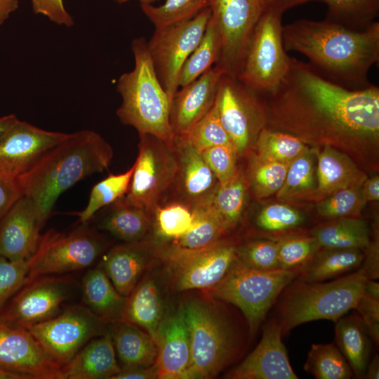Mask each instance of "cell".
Listing matches in <instances>:
<instances>
[{"instance_id": "1", "label": "cell", "mask_w": 379, "mask_h": 379, "mask_svg": "<svg viewBox=\"0 0 379 379\" xmlns=\"http://www.w3.org/2000/svg\"><path fill=\"white\" fill-rule=\"evenodd\" d=\"M267 98V126L305 142L332 146L376 144L379 88L352 90L292 58L288 72Z\"/></svg>"}, {"instance_id": "2", "label": "cell", "mask_w": 379, "mask_h": 379, "mask_svg": "<svg viewBox=\"0 0 379 379\" xmlns=\"http://www.w3.org/2000/svg\"><path fill=\"white\" fill-rule=\"evenodd\" d=\"M286 51L305 55L323 77L352 90L369 86L367 75L379 60V23L353 29L326 20H296L283 26Z\"/></svg>"}, {"instance_id": "3", "label": "cell", "mask_w": 379, "mask_h": 379, "mask_svg": "<svg viewBox=\"0 0 379 379\" xmlns=\"http://www.w3.org/2000/svg\"><path fill=\"white\" fill-rule=\"evenodd\" d=\"M111 145L97 132L84 129L46 151L16 180L22 195L36 205L43 225L60 195L79 180L108 169Z\"/></svg>"}, {"instance_id": "4", "label": "cell", "mask_w": 379, "mask_h": 379, "mask_svg": "<svg viewBox=\"0 0 379 379\" xmlns=\"http://www.w3.org/2000/svg\"><path fill=\"white\" fill-rule=\"evenodd\" d=\"M188 296L180 305L191 350V378H213L234 363L244 345L241 331L220 300Z\"/></svg>"}, {"instance_id": "5", "label": "cell", "mask_w": 379, "mask_h": 379, "mask_svg": "<svg viewBox=\"0 0 379 379\" xmlns=\"http://www.w3.org/2000/svg\"><path fill=\"white\" fill-rule=\"evenodd\" d=\"M134 68L122 74L117 84L121 103L117 110L120 121L141 134L152 135L172 145L175 135L170 122L171 100L155 72L143 38L132 41Z\"/></svg>"}, {"instance_id": "6", "label": "cell", "mask_w": 379, "mask_h": 379, "mask_svg": "<svg viewBox=\"0 0 379 379\" xmlns=\"http://www.w3.org/2000/svg\"><path fill=\"white\" fill-rule=\"evenodd\" d=\"M368 278L360 267L328 282H305L295 279L281 293L274 305L282 336L312 321L335 322L354 309Z\"/></svg>"}, {"instance_id": "7", "label": "cell", "mask_w": 379, "mask_h": 379, "mask_svg": "<svg viewBox=\"0 0 379 379\" xmlns=\"http://www.w3.org/2000/svg\"><path fill=\"white\" fill-rule=\"evenodd\" d=\"M299 270H260L238 258L228 273L206 291L215 299L237 307L243 314L251 338L253 337L284 289L298 276Z\"/></svg>"}, {"instance_id": "8", "label": "cell", "mask_w": 379, "mask_h": 379, "mask_svg": "<svg viewBox=\"0 0 379 379\" xmlns=\"http://www.w3.org/2000/svg\"><path fill=\"white\" fill-rule=\"evenodd\" d=\"M282 13L265 11L260 17L237 78L265 95L274 90L289 70L292 58L284 46Z\"/></svg>"}, {"instance_id": "9", "label": "cell", "mask_w": 379, "mask_h": 379, "mask_svg": "<svg viewBox=\"0 0 379 379\" xmlns=\"http://www.w3.org/2000/svg\"><path fill=\"white\" fill-rule=\"evenodd\" d=\"M104 249L99 235L86 223L69 232L50 230L41 235L30 258L26 281L45 275H60L88 268Z\"/></svg>"}, {"instance_id": "10", "label": "cell", "mask_w": 379, "mask_h": 379, "mask_svg": "<svg viewBox=\"0 0 379 379\" xmlns=\"http://www.w3.org/2000/svg\"><path fill=\"white\" fill-rule=\"evenodd\" d=\"M138 154L129 187L122 197L128 204L152 214L173 187L177 161L173 144L150 134L139 135Z\"/></svg>"}, {"instance_id": "11", "label": "cell", "mask_w": 379, "mask_h": 379, "mask_svg": "<svg viewBox=\"0 0 379 379\" xmlns=\"http://www.w3.org/2000/svg\"><path fill=\"white\" fill-rule=\"evenodd\" d=\"M210 15L206 7L190 20L155 28L147 42L155 72L171 102L179 88L181 68L201 39Z\"/></svg>"}, {"instance_id": "12", "label": "cell", "mask_w": 379, "mask_h": 379, "mask_svg": "<svg viewBox=\"0 0 379 379\" xmlns=\"http://www.w3.org/2000/svg\"><path fill=\"white\" fill-rule=\"evenodd\" d=\"M219 117L238 156L244 154L267 124L266 104L261 95L237 77L224 74L215 100Z\"/></svg>"}, {"instance_id": "13", "label": "cell", "mask_w": 379, "mask_h": 379, "mask_svg": "<svg viewBox=\"0 0 379 379\" xmlns=\"http://www.w3.org/2000/svg\"><path fill=\"white\" fill-rule=\"evenodd\" d=\"M107 325L86 306L77 305L27 330L61 368L91 339L105 333Z\"/></svg>"}, {"instance_id": "14", "label": "cell", "mask_w": 379, "mask_h": 379, "mask_svg": "<svg viewBox=\"0 0 379 379\" xmlns=\"http://www.w3.org/2000/svg\"><path fill=\"white\" fill-rule=\"evenodd\" d=\"M208 7L221 38L215 65L237 77L254 28L265 12L262 0H208Z\"/></svg>"}, {"instance_id": "15", "label": "cell", "mask_w": 379, "mask_h": 379, "mask_svg": "<svg viewBox=\"0 0 379 379\" xmlns=\"http://www.w3.org/2000/svg\"><path fill=\"white\" fill-rule=\"evenodd\" d=\"M70 288L66 277L45 275L26 281L0 308V319L26 329L48 320L59 314Z\"/></svg>"}, {"instance_id": "16", "label": "cell", "mask_w": 379, "mask_h": 379, "mask_svg": "<svg viewBox=\"0 0 379 379\" xmlns=\"http://www.w3.org/2000/svg\"><path fill=\"white\" fill-rule=\"evenodd\" d=\"M236 246L222 239L197 251L164 255L175 289L207 291L215 287L237 260Z\"/></svg>"}, {"instance_id": "17", "label": "cell", "mask_w": 379, "mask_h": 379, "mask_svg": "<svg viewBox=\"0 0 379 379\" xmlns=\"http://www.w3.org/2000/svg\"><path fill=\"white\" fill-rule=\"evenodd\" d=\"M0 369L23 379H60V368L30 332L1 319Z\"/></svg>"}, {"instance_id": "18", "label": "cell", "mask_w": 379, "mask_h": 379, "mask_svg": "<svg viewBox=\"0 0 379 379\" xmlns=\"http://www.w3.org/2000/svg\"><path fill=\"white\" fill-rule=\"evenodd\" d=\"M68 134L44 130L17 118L0 135V171L16 179Z\"/></svg>"}, {"instance_id": "19", "label": "cell", "mask_w": 379, "mask_h": 379, "mask_svg": "<svg viewBox=\"0 0 379 379\" xmlns=\"http://www.w3.org/2000/svg\"><path fill=\"white\" fill-rule=\"evenodd\" d=\"M281 329L272 317L263 328L254 350L237 366L229 371L230 379H298L281 340Z\"/></svg>"}, {"instance_id": "20", "label": "cell", "mask_w": 379, "mask_h": 379, "mask_svg": "<svg viewBox=\"0 0 379 379\" xmlns=\"http://www.w3.org/2000/svg\"><path fill=\"white\" fill-rule=\"evenodd\" d=\"M173 146L177 161L173 188L179 201L192 208L206 206L219 186L201 152L180 136Z\"/></svg>"}, {"instance_id": "21", "label": "cell", "mask_w": 379, "mask_h": 379, "mask_svg": "<svg viewBox=\"0 0 379 379\" xmlns=\"http://www.w3.org/2000/svg\"><path fill=\"white\" fill-rule=\"evenodd\" d=\"M43 227L34 201L21 196L0 219V255L11 260L29 259Z\"/></svg>"}, {"instance_id": "22", "label": "cell", "mask_w": 379, "mask_h": 379, "mask_svg": "<svg viewBox=\"0 0 379 379\" xmlns=\"http://www.w3.org/2000/svg\"><path fill=\"white\" fill-rule=\"evenodd\" d=\"M224 74L222 67L214 65L177 90L170 109V122L175 136L186 134L213 107Z\"/></svg>"}, {"instance_id": "23", "label": "cell", "mask_w": 379, "mask_h": 379, "mask_svg": "<svg viewBox=\"0 0 379 379\" xmlns=\"http://www.w3.org/2000/svg\"><path fill=\"white\" fill-rule=\"evenodd\" d=\"M154 363L157 378L190 379V336L181 306L165 316L159 330Z\"/></svg>"}, {"instance_id": "24", "label": "cell", "mask_w": 379, "mask_h": 379, "mask_svg": "<svg viewBox=\"0 0 379 379\" xmlns=\"http://www.w3.org/2000/svg\"><path fill=\"white\" fill-rule=\"evenodd\" d=\"M120 370L107 331L88 342L60 368V379H112Z\"/></svg>"}, {"instance_id": "25", "label": "cell", "mask_w": 379, "mask_h": 379, "mask_svg": "<svg viewBox=\"0 0 379 379\" xmlns=\"http://www.w3.org/2000/svg\"><path fill=\"white\" fill-rule=\"evenodd\" d=\"M152 251L142 240L112 248L102 258L103 268L116 289L126 297L149 265Z\"/></svg>"}, {"instance_id": "26", "label": "cell", "mask_w": 379, "mask_h": 379, "mask_svg": "<svg viewBox=\"0 0 379 379\" xmlns=\"http://www.w3.org/2000/svg\"><path fill=\"white\" fill-rule=\"evenodd\" d=\"M366 178V174L347 154L325 145L317 152V183L312 195L320 201L340 190L361 185Z\"/></svg>"}, {"instance_id": "27", "label": "cell", "mask_w": 379, "mask_h": 379, "mask_svg": "<svg viewBox=\"0 0 379 379\" xmlns=\"http://www.w3.org/2000/svg\"><path fill=\"white\" fill-rule=\"evenodd\" d=\"M165 317L164 302L158 285L150 278H143L126 296L121 321L146 331L157 343Z\"/></svg>"}, {"instance_id": "28", "label": "cell", "mask_w": 379, "mask_h": 379, "mask_svg": "<svg viewBox=\"0 0 379 379\" xmlns=\"http://www.w3.org/2000/svg\"><path fill=\"white\" fill-rule=\"evenodd\" d=\"M86 306L106 324L121 321L126 297L114 286L101 266L90 269L82 279Z\"/></svg>"}, {"instance_id": "29", "label": "cell", "mask_w": 379, "mask_h": 379, "mask_svg": "<svg viewBox=\"0 0 379 379\" xmlns=\"http://www.w3.org/2000/svg\"><path fill=\"white\" fill-rule=\"evenodd\" d=\"M115 352L122 368L149 367L154 364L157 344L144 330L119 321L109 324Z\"/></svg>"}, {"instance_id": "30", "label": "cell", "mask_w": 379, "mask_h": 379, "mask_svg": "<svg viewBox=\"0 0 379 379\" xmlns=\"http://www.w3.org/2000/svg\"><path fill=\"white\" fill-rule=\"evenodd\" d=\"M335 325V345L350 366L354 378H364L371 358L372 340L359 315L343 316Z\"/></svg>"}, {"instance_id": "31", "label": "cell", "mask_w": 379, "mask_h": 379, "mask_svg": "<svg viewBox=\"0 0 379 379\" xmlns=\"http://www.w3.org/2000/svg\"><path fill=\"white\" fill-rule=\"evenodd\" d=\"M364 252L356 248H320L299 270L297 279L321 282L357 270L361 266Z\"/></svg>"}, {"instance_id": "32", "label": "cell", "mask_w": 379, "mask_h": 379, "mask_svg": "<svg viewBox=\"0 0 379 379\" xmlns=\"http://www.w3.org/2000/svg\"><path fill=\"white\" fill-rule=\"evenodd\" d=\"M310 234L321 248H356L364 251L371 241L367 222L357 218H340L319 225Z\"/></svg>"}, {"instance_id": "33", "label": "cell", "mask_w": 379, "mask_h": 379, "mask_svg": "<svg viewBox=\"0 0 379 379\" xmlns=\"http://www.w3.org/2000/svg\"><path fill=\"white\" fill-rule=\"evenodd\" d=\"M192 210L194 217L191 228L180 238L172 241V245L164 255L201 250L222 240V237L227 234L208 205Z\"/></svg>"}, {"instance_id": "34", "label": "cell", "mask_w": 379, "mask_h": 379, "mask_svg": "<svg viewBox=\"0 0 379 379\" xmlns=\"http://www.w3.org/2000/svg\"><path fill=\"white\" fill-rule=\"evenodd\" d=\"M102 218L100 227L126 242L142 240L152 225L151 213L119 199Z\"/></svg>"}, {"instance_id": "35", "label": "cell", "mask_w": 379, "mask_h": 379, "mask_svg": "<svg viewBox=\"0 0 379 379\" xmlns=\"http://www.w3.org/2000/svg\"><path fill=\"white\" fill-rule=\"evenodd\" d=\"M246 197L245 178L239 171L228 182L218 186L207 204L219 218L227 233L240 223Z\"/></svg>"}, {"instance_id": "36", "label": "cell", "mask_w": 379, "mask_h": 379, "mask_svg": "<svg viewBox=\"0 0 379 379\" xmlns=\"http://www.w3.org/2000/svg\"><path fill=\"white\" fill-rule=\"evenodd\" d=\"M317 150L307 147L289 164L284 182L277 192L280 199L312 195L317 187Z\"/></svg>"}, {"instance_id": "37", "label": "cell", "mask_w": 379, "mask_h": 379, "mask_svg": "<svg viewBox=\"0 0 379 379\" xmlns=\"http://www.w3.org/2000/svg\"><path fill=\"white\" fill-rule=\"evenodd\" d=\"M221 38L211 15L199 43L183 64L178 77V86L194 81L219 60Z\"/></svg>"}, {"instance_id": "38", "label": "cell", "mask_w": 379, "mask_h": 379, "mask_svg": "<svg viewBox=\"0 0 379 379\" xmlns=\"http://www.w3.org/2000/svg\"><path fill=\"white\" fill-rule=\"evenodd\" d=\"M303 368L317 379L354 378L350 366L334 343L312 344Z\"/></svg>"}, {"instance_id": "39", "label": "cell", "mask_w": 379, "mask_h": 379, "mask_svg": "<svg viewBox=\"0 0 379 379\" xmlns=\"http://www.w3.org/2000/svg\"><path fill=\"white\" fill-rule=\"evenodd\" d=\"M307 147L298 137L265 126L255 140V156L262 160L291 163Z\"/></svg>"}, {"instance_id": "40", "label": "cell", "mask_w": 379, "mask_h": 379, "mask_svg": "<svg viewBox=\"0 0 379 379\" xmlns=\"http://www.w3.org/2000/svg\"><path fill=\"white\" fill-rule=\"evenodd\" d=\"M133 169L134 165L124 173L109 174L93 187L85 208L74 213L81 223H87L98 211L114 203L126 194Z\"/></svg>"}, {"instance_id": "41", "label": "cell", "mask_w": 379, "mask_h": 379, "mask_svg": "<svg viewBox=\"0 0 379 379\" xmlns=\"http://www.w3.org/2000/svg\"><path fill=\"white\" fill-rule=\"evenodd\" d=\"M328 5L327 20L353 29L369 26L376 17L379 0H319Z\"/></svg>"}, {"instance_id": "42", "label": "cell", "mask_w": 379, "mask_h": 379, "mask_svg": "<svg viewBox=\"0 0 379 379\" xmlns=\"http://www.w3.org/2000/svg\"><path fill=\"white\" fill-rule=\"evenodd\" d=\"M152 214L157 235L171 241L185 234L191 228L194 217L192 208L180 201L160 204Z\"/></svg>"}, {"instance_id": "43", "label": "cell", "mask_w": 379, "mask_h": 379, "mask_svg": "<svg viewBox=\"0 0 379 379\" xmlns=\"http://www.w3.org/2000/svg\"><path fill=\"white\" fill-rule=\"evenodd\" d=\"M290 163L262 160L255 156L250 162L248 181L258 198L277 194L282 187Z\"/></svg>"}, {"instance_id": "44", "label": "cell", "mask_w": 379, "mask_h": 379, "mask_svg": "<svg viewBox=\"0 0 379 379\" xmlns=\"http://www.w3.org/2000/svg\"><path fill=\"white\" fill-rule=\"evenodd\" d=\"M208 0H166L160 6L140 4L155 28L190 20L208 7Z\"/></svg>"}, {"instance_id": "45", "label": "cell", "mask_w": 379, "mask_h": 379, "mask_svg": "<svg viewBox=\"0 0 379 379\" xmlns=\"http://www.w3.org/2000/svg\"><path fill=\"white\" fill-rule=\"evenodd\" d=\"M180 137L184 138L201 152L214 146H226L234 149L222 125L215 102L210 111L186 134Z\"/></svg>"}, {"instance_id": "46", "label": "cell", "mask_w": 379, "mask_h": 379, "mask_svg": "<svg viewBox=\"0 0 379 379\" xmlns=\"http://www.w3.org/2000/svg\"><path fill=\"white\" fill-rule=\"evenodd\" d=\"M366 203L359 185L331 194L319 201L316 208L317 213L325 218H357Z\"/></svg>"}, {"instance_id": "47", "label": "cell", "mask_w": 379, "mask_h": 379, "mask_svg": "<svg viewBox=\"0 0 379 379\" xmlns=\"http://www.w3.org/2000/svg\"><path fill=\"white\" fill-rule=\"evenodd\" d=\"M281 269L299 270L321 248L310 234L291 235L274 239Z\"/></svg>"}, {"instance_id": "48", "label": "cell", "mask_w": 379, "mask_h": 379, "mask_svg": "<svg viewBox=\"0 0 379 379\" xmlns=\"http://www.w3.org/2000/svg\"><path fill=\"white\" fill-rule=\"evenodd\" d=\"M305 220L298 210L284 204H272L262 208L256 215L257 227L266 232L277 233L295 230Z\"/></svg>"}, {"instance_id": "49", "label": "cell", "mask_w": 379, "mask_h": 379, "mask_svg": "<svg viewBox=\"0 0 379 379\" xmlns=\"http://www.w3.org/2000/svg\"><path fill=\"white\" fill-rule=\"evenodd\" d=\"M236 248L238 259L250 267L265 271L281 269L274 239L250 241Z\"/></svg>"}, {"instance_id": "50", "label": "cell", "mask_w": 379, "mask_h": 379, "mask_svg": "<svg viewBox=\"0 0 379 379\" xmlns=\"http://www.w3.org/2000/svg\"><path fill=\"white\" fill-rule=\"evenodd\" d=\"M30 267V258L11 260L0 255V308L25 283Z\"/></svg>"}, {"instance_id": "51", "label": "cell", "mask_w": 379, "mask_h": 379, "mask_svg": "<svg viewBox=\"0 0 379 379\" xmlns=\"http://www.w3.org/2000/svg\"><path fill=\"white\" fill-rule=\"evenodd\" d=\"M207 164L216 177L219 185L228 182L237 173V154L226 146H214L201 152Z\"/></svg>"}, {"instance_id": "52", "label": "cell", "mask_w": 379, "mask_h": 379, "mask_svg": "<svg viewBox=\"0 0 379 379\" xmlns=\"http://www.w3.org/2000/svg\"><path fill=\"white\" fill-rule=\"evenodd\" d=\"M372 342L379 345V299L362 294L354 308Z\"/></svg>"}, {"instance_id": "53", "label": "cell", "mask_w": 379, "mask_h": 379, "mask_svg": "<svg viewBox=\"0 0 379 379\" xmlns=\"http://www.w3.org/2000/svg\"><path fill=\"white\" fill-rule=\"evenodd\" d=\"M32 9L36 14H41L59 25L71 27L74 20L66 10L63 0H31Z\"/></svg>"}, {"instance_id": "54", "label": "cell", "mask_w": 379, "mask_h": 379, "mask_svg": "<svg viewBox=\"0 0 379 379\" xmlns=\"http://www.w3.org/2000/svg\"><path fill=\"white\" fill-rule=\"evenodd\" d=\"M21 196L16 179L0 171V219Z\"/></svg>"}, {"instance_id": "55", "label": "cell", "mask_w": 379, "mask_h": 379, "mask_svg": "<svg viewBox=\"0 0 379 379\" xmlns=\"http://www.w3.org/2000/svg\"><path fill=\"white\" fill-rule=\"evenodd\" d=\"M157 378L154 365L149 367L122 368L112 379H154Z\"/></svg>"}, {"instance_id": "56", "label": "cell", "mask_w": 379, "mask_h": 379, "mask_svg": "<svg viewBox=\"0 0 379 379\" xmlns=\"http://www.w3.org/2000/svg\"><path fill=\"white\" fill-rule=\"evenodd\" d=\"M311 1L319 0H262L265 11L283 13L285 11L295 6Z\"/></svg>"}, {"instance_id": "57", "label": "cell", "mask_w": 379, "mask_h": 379, "mask_svg": "<svg viewBox=\"0 0 379 379\" xmlns=\"http://www.w3.org/2000/svg\"><path fill=\"white\" fill-rule=\"evenodd\" d=\"M361 192L366 202L379 200V177L374 175L366 178L361 185Z\"/></svg>"}, {"instance_id": "58", "label": "cell", "mask_w": 379, "mask_h": 379, "mask_svg": "<svg viewBox=\"0 0 379 379\" xmlns=\"http://www.w3.org/2000/svg\"><path fill=\"white\" fill-rule=\"evenodd\" d=\"M18 8V0H0V25Z\"/></svg>"}, {"instance_id": "59", "label": "cell", "mask_w": 379, "mask_h": 379, "mask_svg": "<svg viewBox=\"0 0 379 379\" xmlns=\"http://www.w3.org/2000/svg\"><path fill=\"white\" fill-rule=\"evenodd\" d=\"M364 378H379V355L378 353H375V354L371 358L366 368Z\"/></svg>"}, {"instance_id": "60", "label": "cell", "mask_w": 379, "mask_h": 379, "mask_svg": "<svg viewBox=\"0 0 379 379\" xmlns=\"http://www.w3.org/2000/svg\"><path fill=\"white\" fill-rule=\"evenodd\" d=\"M376 281L368 279L365 283L363 293L371 298L379 299V283Z\"/></svg>"}, {"instance_id": "61", "label": "cell", "mask_w": 379, "mask_h": 379, "mask_svg": "<svg viewBox=\"0 0 379 379\" xmlns=\"http://www.w3.org/2000/svg\"><path fill=\"white\" fill-rule=\"evenodd\" d=\"M17 119L15 114L0 117V135Z\"/></svg>"}, {"instance_id": "62", "label": "cell", "mask_w": 379, "mask_h": 379, "mask_svg": "<svg viewBox=\"0 0 379 379\" xmlns=\"http://www.w3.org/2000/svg\"><path fill=\"white\" fill-rule=\"evenodd\" d=\"M0 379H23L20 375L0 369Z\"/></svg>"}, {"instance_id": "63", "label": "cell", "mask_w": 379, "mask_h": 379, "mask_svg": "<svg viewBox=\"0 0 379 379\" xmlns=\"http://www.w3.org/2000/svg\"><path fill=\"white\" fill-rule=\"evenodd\" d=\"M119 4H124L130 0H114ZM140 4H152L154 1L157 0H138Z\"/></svg>"}]
</instances>
